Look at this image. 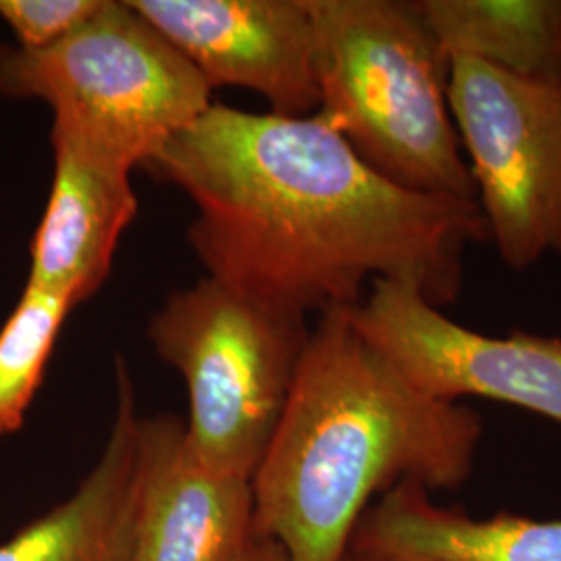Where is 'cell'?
<instances>
[{
  "label": "cell",
  "mask_w": 561,
  "mask_h": 561,
  "mask_svg": "<svg viewBox=\"0 0 561 561\" xmlns=\"http://www.w3.org/2000/svg\"><path fill=\"white\" fill-rule=\"evenodd\" d=\"M138 422L134 385L119 358L117 414L96 466L65 502L0 542V561H136Z\"/></svg>",
  "instance_id": "cell-11"
},
{
  "label": "cell",
  "mask_w": 561,
  "mask_h": 561,
  "mask_svg": "<svg viewBox=\"0 0 561 561\" xmlns=\"http://www.w3.org/2000/svg\"><path fill=\"white\" fill-rule=\"evenodd\" d=\"M55 171L46 210L30 248L27 283L76 304L108 279L121 236L138 215L131 167L83 141L50 131Z\"/></svg>",
  "instance_id": "cell-10"
},
{
  "label": "cell",
  "mask_w": 561,
  "mask_h": 561,
  "mask_svg": "<svg viewBox=\"0 0 561 561\" xmlns=\"http://www.w3.org/2000/svg\"><path fill=\"white\" fill-rule=\"evenodd\" d=\"M310 327L213 277L173 291L152 317L157 356L181 375L185 431L201 460L252 481L279 424Z\"/></svg>",
  "instance_id": "cell-5"
},
{
  "label": "cell",
  "mask_w": 561,
  "mask_h": 561,
  "mask_svg": "<svg viewBox=\"0 0 561 561\" xmlns=\"http://www.w3.org/2000/svg\"><path fill=\"white\" fill-rule=\"evenodd\" d=\"M447 57L561 85V0H414Z\"/></svg>",
  "instance_id": "cell-13"
},
{
  "label": "cell",
  "mask_w": 561,
  "mask_h": 561,
  "mask_svg": "<svg viewBox=\"0 0 561 561\" xmlns=\"http://www.w3.org/2000/svg\"><path fill=\"white\" fill-rule=\"evenodd\" d=\"M449 108L505 266L561 254V85L451 57Z\"/></svg>",
  "instance_id": "cell-6"
},
{
  "label": "cell",
  "mask_w": 561,
  "mask_h": 561,
  "mask_svg": "<svg viewBox=\"0 0 561 561\" xmlns=\"http://www.w3.org/2000/svg\"><path fill=\"white\" fill-rule=\"evenodd\" d=\"M354 329L424 396L503 401L561 426V337L482 335L443 314L405 279H375L345 308Z\"/></svg>",
  "instance_id": "cell-7"
},
{
  "label": "cell",
  "mask_w": 561,
  "mask_h": 561,
  "mask_svg": "<svg viewBox=\"0 0 561 561\" xmlns=\"http://www.w3.org/2000/svg\"><path fill=\"white\" fill-rule=\"evenodd\" d=\"M481 442L479 412L405 381L345 308L322 312L252 477L254 530L289 561H341L381 495L401 482L460 489Z\"/></svg>",
  "instance_id": "cell-2"
},
{
  "label": "cell",
  "mask_w": 561,
  "mask_h": 561,
  "mask_svg": "<svg viewBox=\"0 0 561 561\" xmlns=\"http://www.w3.org/2000/svg\"><path fill=\"white\" fill-rule=\"evenodd\" d=\"M231 561H289V558L279 542L262 537L254 530L252 539L245 542V547Z\"/></svg>",
  "instance_id": "cell-16"
},
{
  "label": "cell",
  "mask_w": 561,
  "mask_h": 561,
  "mask_svg": "<svg viewBox=\"0 0 561 561\" xmlns=\"http://www.w3.org/2000/svg\"><path fill=\"white\" fill-rule=\"evenodd\" d=\"M76 304L25 285L0 329V439L18 433L46 375L62 322Z\"/></svg>",
  "instance_id": "cell-14"
},
{
  "label": "cell",
  "mask_w": 561,
  "mask_h": 561,
  "mask_svg": "<svg viewBox=\"0 0 561 561\" xmlns=\"http://www.w3.org/2000/svg\"><path fill=\"white\" fill-rule=\"evenodd\" d=\"M252 535V481L208 468L178 416L140 419L136 561H231Z\"/></svg>",
  "instance_id": "cell-9"
},
{
  "label": "cell",
  "mask_w": 561,
  "mask_h": 561,
  "mask_svg": "<svg viewBox=\"0 0 561 561\" xmlns=\"http://www.w3.org/2000/svg\"><path fill=\"white\" fill-rule=\"evenodd\" d=\"M204 81L261 94L271 113L319 108L314 23L308 0H129Z\"/></svg>",
  "instance_id": "cell-8"
},
{
  "label": "cell",
  "mask_w": 561,
  "mask_h": 561,
  "mask_svg": "<svg viewBox=\"0 0 561 561\" xmlns=\"http://www.w3.org/2000/svg\"><path fill=\"white\" fill-rule=\"evenodd\" d=\"M314 117L403 190L477 201L449 108V57L414 0H308Z\"/></svg>",
  "instance_id": "cell-3"
},
{
  "label": "cell",
  "mask_w": 561,
  "mask_h": 561,
  "mask_svg": "<svg viewBox=\"0 0 561 561\" xmlns=\"http://www.w3.org/2000/svg\"><path fill=\"white\" fill-rule=\"evenodd\" d=\"M104 0H0V20L23 50H42L67 38L101 11Z\"/></svg>",
  "instance_id": "cell-15"
},
{
  "label": "cell",
  "mask_w": 561,
  "mask_h": 561,
  "mask_svg": "<svg viewBox=\"0 0 561 561\" xmlns=\"http://www.w3.org/2000/svg\"><path fill=\"white\" fill-rule=\"evenodd\" d=\"M341 561H389L381 560V558H373V556H366V553H358V551H352V549H347L345 551V556L341 558Z\"/></svg>",
  "instance_id": "cell-17"
},
{
  "label": "cell",
  "mask_w": 561,
  "mask_h": 561,
  "mask_svg": "<svg viewBox=\"0 0 561 561\" xmlns=\"http://www.w3.org/2000/svg\"><path fill=\"white\" fill-rule=\"evenodd\" d=\"M0 94L46 102L53 129L131 169L213 104L198 69L129 0H104L48 48L0 44Z\"/></svg>",
  "instance_id": "cell-4"
},
{
  "label": "cell",
  "mask_w": 561,
  "mask_h": 561,
  "mask_svg": "<svg viewBox=\"0 0 561 561\" xmlns=\"http://www.w3.org/2000/svg\"><path fill=\"white\" fill-rule=\"evenodd\" d=\"M347 549L389 561H561V520L472 518L401 482L364 512Z\"/></svg>",
  "instance_id": "cell-12"
},
{
  "label": "cell",
  "mask_w": 561,
  "mask_h": 561,
  "mask_svg": "<svg viewBox=\"0 0 561 561\" xmlns=\"http://www.w3.org/2000/svg\"><path fill=\"white\" fill-rule=\"evenodd\" d=\"M146 167L196 204L206 277L304 319L356 306L375 279L454 304L466 252L489 241L479 202L403 190L314 115L210 104Z\"/></svg>",
  "instance_id": "cell-1"
}]
</instances>
